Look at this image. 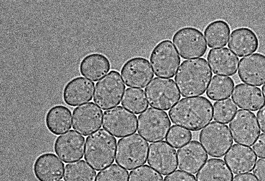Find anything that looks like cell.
Wrapping results in <instances>:
<instances>
[{
    "label": "cell",
    "instance_id": "obj_1",
    "mask_svg": "<svg viewBox=\"0 0 265 181\" xmlns=\"http://www.w3.org/2000/svg\"><path fill=\"white\" fill-rule=\"evenodd\" d=\"M172 122L192 131H197L212 120L211 102L204 97L183 98L169 111Z\"/></svg>",
    "mask_w": 265,
    "mask_h": 181
},
{
    "label": "cell",
    "instance_id": "obj_2",
    "mask_svg": "<svg viewBox=\"0 0 265 181\" xmlns=\"http://www.w3.org/2000/svg\"><path fill=\"white\" fill-rule=\"evenodd\" d=\"M212 75L207 60L199 58L183 61L174 80L182 97H192L204 94Z\"/></svg>",
    "mask_w": 265,
    "mask_h": 181
},
{
    "label": "cell",
    "instance_id": "obj_3",
    "mask_svg": "<svg viewBox=\"0 0 265 181\" xmlns=\"http://www.w3.org/2000/svg\"><path fill=\"white\" fill-rule=\"evenodd\" d=\"M116 139L104 129H99L86 140L84 159L97 171L111 164L114 160Z\"/></svg>",
    "mask_w": 265,
    "mask_h": 181
},
{
    "label": "cell",
    "instance_id": "obj_4",
    "mask_svg": "<svg viewBox=\"0 0 265 181\" xmlns=\"http://www.w3.org/2000/svg\"><path fill=\"white\" fill-rule=\"evenodd\" d=\"M149 143L137 133L118 140L116 150V163L127 170L138 167L147 161Z\"/></svg>",
    "mask_w": 265,
    "mask_h": 181
},
{
    "label": "cell",
    "instance_id": "obj_5",
    "mask_svg": "<svg viewBox=\"0 0 265 181\" xmlns=\"http://www.w3.org/2000/svg\"><path fill=\"white\" fill-rule=\"evenodd\" d=\"M125 88L119 73L112 70L96 83L93 101L101 109H110L120 104Z\"/></svg>",
    "mask_w": 265,
    "mask_h": 181
},
{
    "label": "cell",
    "instance_id": "obj_6",
    "mask_svg": "<svg viewBox=\"0 0 265 181\" xmlns=\"http://www.w3.org/2000/svg\"><path fill=\"white\" fill-rule=\"evenodd\" d=\"M170 126L167 114L159 109L149 108L138 116V132L149 142L164 139Z\"/></svg>",
    "mask_w": 265,
    "mask_h": 181
},
{
    "label": "cell",
    "instance_id": "obj_7",
    "mask_svg": "<svg viewBox=\"0 0 265 181\" xmlns=\"http://www.w3.org/2000/svg\"><path fill=\"white\" fill-rule=\"evenodd\" d=\"M199 140L208 154L214 157H223L233 143L228 127L216 121L201 130Z\"/></svg>",
    "mask_w": 265,
    "mask_h": 181
},
{
    "label": "cell",
    "instance_id": "obj_8",
    "mask_svg": "<svg viewBox=\"0 0 265 181\" xmlns=\"http://www.w3.org/2000/svg\"><path fill=\"white\" fill-rule=\"evenodd\" d=\"M148 104L157 109L168 110L180 99V95L172 79L155 77L145 89Z\"/></svg>",
    "mask_w": 265,
    "mask_h": 181
},
{
    "label": "cell",
    "instance_id": "obj_9",
    "mask_svg": "<svg viewBox=\"0 0 265 181\" xmlns=\"http://www.w3.org/2000/svg\"><path fill=\"white\" fill-rule=\"evenodd\" d=\"M150 61L157 76L172 78L175 74L181 59L172 42L165 39L153 48Z\"/></svg>",
    "mask_w": 265,
    "mask_h": 181
},
{
    "label": "cell",
    "instance_id": "obj_10",
    "mask_svg": "<svg viewBox=\"0 0 265 181\" xmlns=\"http://www.w3.org/2000/svg\"><path fill=\"white\" fill-rule=\"evenodd\" d=\"M173 44L183 59L195 58L204 56L207 45L203 33L192 27H185L177 30L172 38Z\"/></svg>",
    "mask_w": 265,
    "mask_h": 181
},
{
    "label": "cell",
    "instance_id": "obj_11",
    "mask_svg": "<svg viewBox=\"0 0 265 181\" xmlns=\"http://www.w3.org/2000/svg\"><path fill=\"white\" fill-rule=\"evenodd\" d=\"M229 126L234 141L247 146L252 145L260 132L255 114L245 110H238Z\"/></svg>",
    "mask_w": 265,
    "mask_h": 181
},
{
    "label": "cell",
    "instance_id": "obj_12",
    "mask_svg": "<svg viewBox=\"0 0 265 181\" xmlns=\"http://www.w3.org/2000/svg\"><path fill=\"white\" fill-rule=\"evenodd\" d=\"M102 126L112 135L120 138L136 132L137 118L125 108L117 106L104 112Z\"/></svg>",
    "mask_w": 265,
    "mask_h": 181
},
{
    "label": "cell",
    "instance_id": "obj_13",
    "mask_svg": "<svg viewBox=\"0 0 265 181\" xmlns=\"http://www.w3.org/2000/svg\"><path fill=\"white\" fill-rule=\"evenodd\" d=\"M102 111L93 102L75 108L73 112V128L83 136L94 133L101 127Z\"/></svg>",
    "mask_w": 265,
    "mask_h": 181
},
{
    "label": "cell",
    "instance_id": "obj_14",
    "mask_svg": "<svg viewBox=\"0 0 265 181\" xmlns=\"http://www.w3.org/2000/svg\"><path fill=\"white\" fill-rule=\"evenodd\" d=\"M122 80L129 87L144 88L154 77V73L148 59L136 57L128 60L121 71Z\"/></svg>",
    "mask_w": 265,
    "mask_h": 181
},
{
    "label": "cell",
    "instance_id": "obj_15",
    "mask_svg": "<svg viewBox=\"0 0 265 181\" xmlns=\"http://www.w3.org/2000/svg\"><path fill=\"white\" fill-rule=\"evenodd\" d=\"M176 150L165 141L150 145L148 163L162 175H166L177 168Z\"/></svg>",
    "mask_w": 265,
    "mask_h": 181
},
{
    "label": "cell",
    "instance_id": "obj_16",
    "mask_svg": "<svg viewBox=\"0 0 265 181\" xmlns=\"http://www.w3.org/2000/svg\"><path fill=\"white\" fill-rule=\"evenodd\" d=\"M85 138L73 130L59 136L54 144L56 154L65 163L82 159L85 149Z\"/></svg>",
    "mask_w": 265,
    "mask_h": 181
},
{
    "label": "cell",
    "instance_id": "obj_17",
    "mask_svg": "<svg viewBox=\"0 0 265 181\" xmlns=\"http://www.w3.org/2000/svg\"><path fill=\"white\" fill-rule=\"evenodd\" d=\"M238 74L242 82L261 86L265 82V55L256 53L240 59Z\"/></svg>",
    "mask_w": 265,
    "mask_h": 181
},
{
    "label": "cell",
    "instance_id": "obj_18",
    "mask_svg": "<svg viewBox=\"0 0 265 181\" xmlns=\"http://www.w3.org/2000/svg\"><path fill=\"white\" fill-rule=\"evenodd\" d=\"M178 168L190 174L196 173L208 159V156L203 146L193 140L178 149Z\"/></svg>",
    "mask_w": 265,
    "mask_h": 181
},
{
    "label": "cell",
    "instance_id": "obj_19",
    "mask_svg": "<svg viewBox=\"0 0 265 181\" xmlns=\"http://www.w3.org/2000/svg\"><path fill=\"white\" fill-rule=\"evenodd\" d=\"M224 160L234 174H243L252 170L257 156L250 147L235 144L227 151Z\"/></svg>",
    "mask_w": 265,
    "mask_h": 181
},
{
    "label": "cell",
    "instance_id": "obj_20",
    "mask_svg": "<svg viewBox=\"0 0 265 181\" xmlns=\"http://www.w3.org/2000/svg\"><path fill=\"white\" fill-rule=\"evenodd\" d=\"M94 83L82 76L70 80L64 86L62 98L69 106L76 107L90 101L93 97Z\"/></svg>",
    "mask_w": 265,
    "mask_h": 181
},
{
    "label": "cell",
    "instance_id": "obj_21",
    "mask_svg": "<svg viewBox=\"0 0 265 181\" xmlns=\"http://www.w3.org/2000/svg\"><path fill=\"white\" fill-rule=\"evenodd\" d=\"M64 164L54 153L40 154L33 164V172L39 181H57L62 179Z\"/></svg>",
    "mask_w": 265,
    "mask_h": 181
},
{
    "label": "cell",
    "instance_id": "obj_22",
    "mask_svg": "<svg viewBox=\"0 0 265 181\" xmlns=\"http://www.w3.org/2000/svg\"><path fill=\"white\" fill-rule=\"evenodd\" d=\"M207 60L214 73L227 76L236 73L239 61L238 57L227 47L211 49Z\"/></svg>",
    "mask_w": 265,
    "mask_h": 181
},
{
    "label": "cell",
    "instance_id": "obj_23",
    "mask_svg": "<svg viewBox=\"0 0 265 181\" xmlns=\"http://www.w3.org/2000/svg\"><path fill=\"white\" fill-rule=\"evenodd\" d=\"M228 46L239 57L255 52L259 46L256 34L251 29L240 27L234 30L229 37Z\"/></svg>",
    "mask_w": 265,
    "mask_h": 181
},
{
    "label": "cell",
    "instance_id": "obj_24",
    "mask_svg": "<svg viewBox=\"0 0 265 181\" xmlns=\"http://www.w3.org/2000/svg\"><path fill=\"white\" fill-rule=\"evenodd\" d=\"M232 99L241 109L256 111L265 104V99L259 87L244 83L235 86Z\"/></svg>",
    "mask_w": 265,
    "mask_h": 181
},
{
    "label": "cell",
    "instance_id": "obj_25",
    "mask_svg": "<svg viewBox=\"0 0 265 181\" xmlns=\"http://www.w3.org/2000/svg\"><path fill=\"white\" fill-rule=\"evenodd\" d=\"M111 64L104 55L93 53L87 55L79 65L80 73L93 81H96L105 76L109 71Z\"/></svg>",
    "mask_w": 265,
    "mask_h": 181
},
{
    "label": "cell",
    "instance_id": "obj_26",
    "mask_svg": "<svg viewBox=\"0 0 265 181\" xmlns=\"http://www.w3.org/2000/svg\"><path fill=\"white\" fill-rule=\"evenodd\" d=\"M45 122L49 132L54 135H59L71 128V111L63 105H55L46 113Z\"/></svg>",
    "mask_w": 265,
    "mask_h": 181
},
{
    "label": "cell",
    "instance_id": "obj_27",
    "mask_svg": "<svg viewBox=\"0 0 265 181\" xmlns=\"http://www.w3.org/2000/svg\"><path fill=\"white\" fill-rule=\"evenodd\" d=\"M233 175L221 159L210 158L196 174L197 181H232Z\"/></svg>",
    "mask_w": 265,
    "mask_h": 181
},
{
    "label": "cell",
    "instance_id": "obj_28",
    "mask_svg": "<svg viewBox=\"0 0 265 181\" xmlns=\"http://www.w3.org/2000/svg\"><path fill=\"white\" fill-rule=\"evenodd\" d=\"M230 33L229 24L222 20L211 22L204 30V35L208 46L210 48H219L225 46Z\"/></svg>",
    "mask_w": 265,
    "mask_h": 181
},
{
    "label": "cell",
    "instance_id": "obj_29",
    "mask_svg": "<svg viewBox=\"0 0 265 181\" xmlns=\"http://www.w3.org/2000/svg\"><path fill=\"white\" fill-rule=\"evenodd\" d=\"M96 171L83 160L66 164L64 181H95Z\"/></svg>",
    "mask_w": 265,
    "mask_h": 181
},
{
    "label": "cell",
    "instance_id": "obj_30",
    "mask_svg": "<svg viewBox=\"0 0 265 181\" xmlns=\"http://www.w3.org/2000/svg\"><path fill=\"white\" fill-rule=\"evenodd\" d=\"M234 86V82L231 77L215 75L209 84L206 95L213 101L228 98L230 97Z\"/></svg>",
    "mask_w": 265,
    "mask_h": 181
},
{
    "label": "cell",
    "instance_id": "obj_31",
    "mask_svg": "<svg viewBox=\"0 0 265 181\" xmlns=\"http://www.w3.org/2000/svg\"><path fill=\"white\" fill-rule=\"evenodd\" d=\"M121 105L134 114H139L148 107V103L142 89L127 88L123 95Z\"/></svg>",
    "mask_w": 265,
    "mask_h": 181
},
{
    "label": "cell",
    "instance_id": "obj_32",
    "mask_svg": "<svg viewBox=\"0 0 265 181\" xmlns=\"http://www.w3.org/2000/svg\"><path fill=\"white\" fill-rule=\"evenodd\" d=\"M237 110V106L230 98L216 102L213 105L214 120L223 124H227L234 116Z\"/></svg>",
    "mask_w": 265,
    "mask_h": 181
},
{
    "label": "cell",
    "instance_id": "obj_33",
    "mask_svg": "<svg viewBox=\"0 0 265 181\" xmlns=\"http://www.w3.org/2000/svg\"><path fill=\"white\" fill-rule=\"evenodd\" d=\"M192 138L191 132L184 128L173 125L170 128L166 141L175 148H178L188 142Z\"/></svg>",
    "mask_w": 265,
    "mask_h": 181
},
{
    "label": "cell",
    "instance_id": "obj_34",
    "mask_svg": "<svg viewBox=\"0 0 265 181\" xmlns=\"http://www.w3.org/2000/svg\"><path fill=\"white\" fill-rule=\"evenodd\" d=\"M128 172L116 164H113L99 172L96 181H127Z\"/></svg>",
    "mask_w": 265,
    "mask_h": 181
},
{
    "label": "cell",
    "instance_id": "obj_35",
    "mask_svg": "<svg viewBox=\"0 0 265 181\" xmlns=\"http://www.w3.org/2000/svg\"><path fill=\"white\" fill-rule=\"evenodd\" d=\"M163 179L161 174L146 164L131 170L128 181H163Z\"/></svg>",
    "mask_w": 265,
    "mask_h": 181
},
{
    "label": "cell",
    "instance_id": "obj_36",
    "mask_svg": "<svg viewBox=\"0 0 265 181\" xmlns=\"http://www.w3.org/2000/svg\"><path fill=\"white\" fill-rule=\"evenodd\" d=\"M164 181H196L195 176L190 173L177 170L164 178Z\"/></svg>",
    "mask_w": 265,
    "mask_h": 181
},
{
    "label": "cell",
    "instance_id": "obj_37",
    "mask_svg": "<svg viewBox=\"0 0 265 181\" xmlns=\"http://www.w3.org/2000/svg\"><path fill=\"white\" fill-rule=\"evenodd\" d=\"M252 149L258 157H265V133H261L257 137L252 145Z\"/></svg>",
    "mask_w": 265,
    "mask_h": 181
},
{
    "label": "cell",
    "instance_id": "obj_38",
    "mask_svg": "<svg viewBox=\"0 0 265 181\" xmlns=\"http://www.w3.org/2000/svg\"><path fill=\"white\" fill-rule=\"evenodd\" d=\"M253 173L259 181H265V158L257 161Z\"/></svg>",
    "mask_w": 265,
    "mask_h": 181
},
{
    "label": "cell",
    "instance_id": "obj_39",
    "mask_svg": "<svg viewBox=\"0 0 265 181\" xmlns=\"http://www.w3.org/2000/svg\"><path fill=\"white\" fill-rule=\"evenodd\" d=\"M256 117L260 130L265 133V105L257 112Z\"/></svg>",
    "mask_w": 265,
    "mask_h": 181
},
{
    "label": "cell",
    "instance_id": "obj_40",
    "mask_svg": "<svg viewBox=\"0 0 265 181\" xmlns=\"http://www.w3.org/2000/svg\"><path fill=\"white\" fill-rule=\"evenodd\" d=\"M232 181H258L251 173L235 175Z\"/></svg>",
    "mask_w": 265,
    "mask_h": 181
},
{
    "label": "cell",
    "instance_id": "obj_41",
    "mask_svg": "<svg viewBox=\"0 0 265 181\" xmlns=\"http://www.w3.org/2000/svg\"><path fill=\"white\" fill-rule=\"evenodd\" d=\"M261 89H262V93L263 94V96L265 98V83L262 85Z\"/></svg>",
    "mask_w": 265,
    "mask_h": 181
},
{
    "label": "cell",
    "instance_id": "obj_42",
    "mask_svg": "<svg viewBox=\"0 0 265 181\" xmlns=\"http://www.w3.org/2000/svg\"><path fill=\"white\" fill-rule=\"evenodd\" d=\"M60 181H63V180H60Z\"/></svg>",
    "mask_w": 265,
    "mask_h": 181
}]
</instances>
